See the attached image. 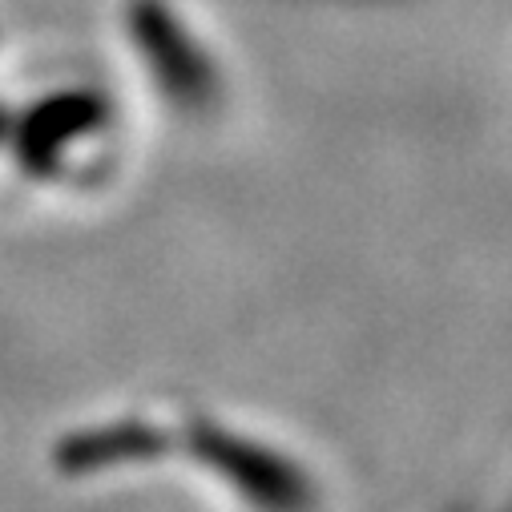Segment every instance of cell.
I'll list each match as a JSON object with an SVG mask.
<instances>
[{
    "label": "cell",
    "mask_w": 512,
    "mask_h": 512,
    "mask_svg": "<svg viewBox=\"0 0 512 512\" xmlns=\"http://www.w3.org/2000/svg\"><path fill=\"white\" fill-rule=\"evenodd\" d=\"M130 41L150 69L158 93L178 109H206L218 97V69L190 37L182 17H174L162 0H134L130 5Z\"/></svg>",
    "instance_id": "obj_1"
},
{
    "label": "cell",
    "mask_w": 512,
    "mask_h": 512,
    "mask_svg": "<svg viewBox=\"0 0 512 512\" xmlns=\"http://www.w3.org/2000/svg\"><path fill=\"white\" fill-rule=\"evenodd\" d=\"M109 101L97 89H57L41 101H33L21 117L13 113V150L21 166L37 178L61 174L69 162V150L85 146L93 134L105 130Z\"/></svg>",
    "instance_id": "obj_2"
},
{
    "label": "cell",
    "mask_w": 512,
    "mask_h": 512,
    "mask_svg": "<svg viewBox=\"0 0 512 512\" xmlns=\"http://www.w3.org/2000/svg\"><path fill=\"white\" fill-rule=\"evenodd\" d=\"M186 448L250 504H303L307 500V480L295 472V464L242 432H230L222 424H194L186 436Z\"/></svg>",
    "instance_id": "obj_3"
},
{
    "label": "cell",
    "mask_w": 512,
    "mask_h": 512,
    "mask_svg": "<svg viewBox=\"0 0 512 512\" xmlns=\"http://www.w3.org/2000/svg\"><path fill=\"white\" fill-rule=\"evenodd\" d=\"M170 448V436L154 424H138V420H121V424H101V428H85L73 432L69 440H61L57 448V464L65 472H105V468H121V464H150Z\"/></svg>",
    "instance_id": "obj_4"
},
{
    "label": "cell",
    "mask_w": 512,
    "mask_h": 512,
    "mask_svg": "<svg viewBox=\"0 0 512 512\" xmlns=\"http://www.w3.org/2000/svg\"><path fill=\"white\" fill-rule=\"evenodd\" d=\"M9 134H13V113L0 105V142H9Z\"/></svg>",
    "instance_id": "obj_5"
}]
</instances>
